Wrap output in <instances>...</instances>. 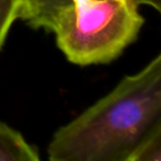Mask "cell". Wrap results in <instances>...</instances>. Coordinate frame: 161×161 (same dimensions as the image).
<instances>
[{"label": "cell", "instance_id": "1", "mask_svg": "<svg viewBox=\"0 0 161 161\" xmlns=\"http://www.w3.org/2000/svg\"><path fill=\"white\" fill-rule=\"evenodd\" d=\"M161 125V52L57 129L49 161H131Z\"/></svg>", "mask_w": 161, "mask_h": 161}, {"label": "cell", "instance_id": "2", "mask_svg": "<svg viewBox=\"0 0 161 161\" xmlns=\"http://www.w3.org/2000/svg\"><path fill=\"white\" fill-rule=\"evenodd\" d=\"M138 7L136 0H71L49 31L72 64H108L138 37L144 24Z\"/></svg>", "mask_w": 161, "mask_h": 161}, {"label": "cell", "instance_id": "3", "mask_svg": "<svg viewBox=\"0 0 161 161\" xmlns=\"http://www.w3.org/2000/svg\"><path fill=\"white\" fill-rule=\"evenodd\" d=\"M0 161L42 160L19 131L0 122Z\"/></svg>", "mask_w": 161, "mask_h": 161}, {"label": "cell", "instance_id": "4", "mask_svg": "<svg viewBox=\"0 0 161 161\" xmlns=\"http://www.w3.org/2000/svg\"><path fill=\"white\" fill-rule=\"evenodd\" d=\"M71 0H24L20 19L34 28L51 30L55 18Z\"/></svg>", "mask_w": 161, "mask_h": 161}, {"label": "cell", "instance_id": "5", "mask_svg": "<svg viewBox=\"0 0 161 161\" xmlns=\"http://www.w3.org/2000/svg\"><path fill=\"white\" fill-rule=\"evenodd\" d=\"M24 0H0V48L12 24L20 19Z\"/></svg>", "mask_w": 161, "mask_h": 161}, {"label": "cell", "instance_id": "6", "mask_svg": "<svg viewBox=\"0 0 161 161\" xmlns=\"http://www.w3.org/2000/svg\"><path fill=\"white\" fill-rule=\"evenodd\" d=\"M131 161H161V125L140 147Z\"/></svg>", "mask_w": 161, "mask_h": 161}, {"label": "cell", "instance_id": "7", "mask_svg": "<svg viewBox=\"0 0 161 161\" xmlns=\"http://www.w3.org/2000/svg\"><path fill=\"white\" fill-rule=\"evenodd\" d=\"M138 2V4H145V6H148L153 8L156 11L159 12L161 15V0H136Z\"/></svg>", "mask_w": 161, "mask_h": 161}]
</instances>
